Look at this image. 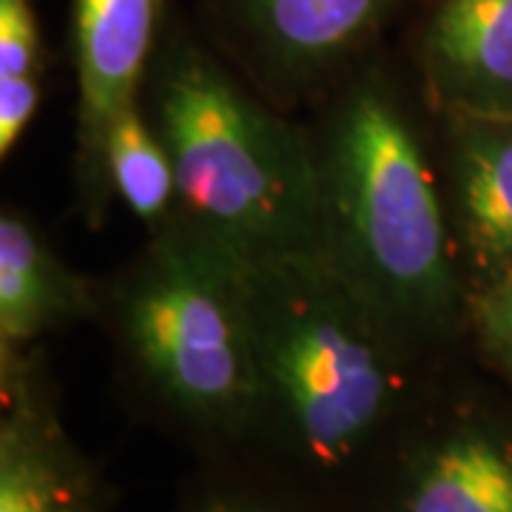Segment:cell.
Wrapping results in <instances>:
<instances>
[{
  "mask_svg": "<svg viewBox=\"0 0 512 512\" xmlns=\"http://www.w3.org/2000/svg\"><path fill=\"white\" fill-rule=\"evenodd\" d=\"M316 188V254L421 350L467 353L436 111L387 43L302 114Z\"/></svg>",
  "mask_w": 512,
  "mask_h": 512,
  "instance_id": "obj_1",
  "label": "cell"
},
{
  "mask_svg": "<svg viewBox=\"0 0 512 512\" xmlns=\"http://www.w3.org/2000/svg\"><path fill=\"white\" fill-rule=\"evenodd\" d=\"M254 427L245 456L348 512L456 359L393 328L319 254L245 262Z\"/></svg>",
  "mask_w": 512,
  "mask_h": 512,
  "instance_id": "obj_2",
  "label": "cell"
},
{
  "mask_svg": "<svg viewBox=\"0 0 512 512\" xmlns=\"http://www.w3.org/2000/svg\"><path fill=\"white\" fill-rule=\"evenodd\" d=\"M126 404L197 458L245 456L254 350L245 262L183 217L100 279V319Z\"/></svg>",
  "mask_w": 512,
  "mask_h": 512,
  "instance_id": "obj_3",
  "label": "cell"
},
{
  "mask_svg": "<svg viewBox=\"0 0 512 512\" xmlns=\"http://www.w3.org/2000/svg\"><path fill=\"white\" fill-rule=\"evenodd\" d=\"M140 106L171 157L183 220L242 259L316 254L308 131L168 3Z\"/></svg>",
  "mask_w": 512,
  "mask_h": 512,
  "instance_id": "obj_4",
  "label": "cell"
},
{
  "mask_svg": "<svg viewBox=\"0 0 512 512\" xmlns=\"http://www.w3.org/2000/svg\"><path fill=\"white\" fill-rule=\"evenodd\" d=\"M353 512H512V390L470 353L444 367Z\"/></svg>",
  "mask_w": 512,
  "mask_h": 512,
  "instance_id": "obj_5",
  "label": "cell"
},
{
  "mask_svg": "<svg viewBox=\"0 0 512 512\" xmlns=\"http://www.w3.org/2000/svg\"><path fill=\"white\" fill-rule=\"evenodd\" d=\"M416 0H197V26L256 92L305 114L399 32Z\"/></svg>",
  "mask_w": 512,
  "mask_h": 512,
  "instance_id": "obj_6",
  "label": "cell"
},
{
  "mask_svg": "<svg viewBox=\"0 0 512 512\" xmlns=\"http://www.w3.org/2000/svg\"><path fill=\"white\" fill-rule=\"evenodd\" d=\"M165 12L168 0H72L74 197L89 228H100L109 217V131L123 111L140 103Z\"/></svg>",
  "mask_w": 512,
  "mask_h": 512,
  "instance_id": "obj_7",
  "label": "cell"
},
{
  "mask_svg": "<svg viewBox=\"0 0 512 512\" xmlns=\"http://www.w3.org/2000/svg\"><path fill=\"white\" fill-rule=\"evenodd\" d=\"M103 467L69 433L46 350H0V512H109Z\"/></svg>",
  "mask_w": 512,
  "mask_h": 512,
  "instance_id": "obj_8",
  "label": "cell"
},
{
  "mask_svg": "<svg viewBox=\"0 0 512 512\" xmlns=\"http://www.w3.org/2000/svg\"><path fill=\"white\" fill-rule=\"evenodd\" d=\"M399 32L436 114H512V0H416Z\"/></svg>",
  "mask_w": 512,
  "mask_h": 512,
  "instance_id": "obj_9",
  "label": "cell"
},
{
  "mask_svg": "<svg viewBox=\"0 0 512 512\" xmlns=\"http://www.w3.org/2000/svg\"><path fill=\"white\" fill-rule=\"evenodd\" d=\"M439 165L470 296L512 274V114H436Z\"/></svg>",
  "mask_w": 512,
  "mask_h": 512,
  "instance_id": "obj_10",
  "label": "cell"
},
{
  "mask_svg": "<svg viewBox=\"0 0 512 512\" xmlns=\"http://www.w3.org/2000/svg\"><path fill=\"white\" fill-rule=\"evenodd\" d=\"M100 319V279L74 271L26 211H0V350Z\"/></svg>",
  "mask_w": 512,
  "mask_h": 512,
  "instance_id": "obj_11",
  "label": "cell"
},
{
  "mask_svg": "<svg viewBox=\"0 0 512 512\" xmlns=\"http://www.w3.org/2000/svg\"><path fill=\"white\" fill-rule=\"evenodd\" d=\"M106 174L111 197L126 205L146 234L163 231L183 217L171 157L140 103L123 111L111 126Z\"/></svg>",
  "mask_w": 512,
  "mask_h": 512,
  "instance_id": "obj_12",
  "label": "cell"
},
{
  "mask_svg": "<svg viewBox=\"0 0 512 512\" xmlns=\"http://www.w3.org/2000/svg\"><path fill=\"white\" fill-rule=\"evenodd\" d=\"M171 512H348L251 456L200 458Z\"/></svg>",
  "mask_w": 512,
  "mask_h": 512,
  "instance_id": "obj_13",
  "label": "cell"
},
{
  "mask_svg": "<svg viewBox=\"0 0 512 512\" xmlns=\"http://www.w3.org/2000/svg\"><path fill=\"white\" fill-rule=\"evenodd\" d=\"M46 43L35 0H0V160L6 163L43 103Z\"/></svg>",
  "mask_w": 512,
  "mask_h": 512,
  "instance_id": "obj_14",
  "label": "cell"
},
{
  "mask_svg": "<svg viewBox=\"0 0 512 512\" xmlns=\"http://www.w3.org/2000/svg\"><path fill=\"white\" fill-rule=\"evenodd\" d=\"M467 353L512 390V274L470 296Z\"/></svg>",
  "mask_w": 512,
  "mask_h": 512,
  "instance_id": "obj_15",
  "label": "cell"
}]
</instances>
